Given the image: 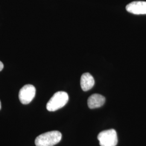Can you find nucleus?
I'll use <instances>...</instances> for the list:
<instances>
[{"label":"nucleus","instance_id":"nucleus-2","mask_svg":"<svg viewBox=\"0 0 146 146\" xmlns=\"http://www.w3.org/2000/svg\"><path fill=\"white\" fill-rule=\"evenodd\" d=\"M68 95L65 92H58L48 102L46 108L49 111H54L64 107L68 102Z\"/></svg>","mask_w":146,"mask_h":146},{"label":"nucleus","instance_id":"nucleus-3","mask_svg":"<svg viewBox=\"0 0 146 146\" xmlns=\"http://www.w3.org/2000/svg\"><path fill=\"white\" fill-rule=\"evenodd\" d=\"M98 139L101 146H116L118 142L117 133L114 129L100 132Z\"/></svg>","mask_w":146,"mask_h":146},{"label":"nucleus","instance_id":"nucleus-9","mask_svg":"<svg viewBox=\"0 0 146 146\" xmlns=\"http://www.w3.org/2000/svg\"><path fill=\"white\" fill-rule=\"evenodd\" d=\"M1 108V101H0V110Z\"/></svg>","mask_w":146,"mask_h":146},{"label":"nucleus","instance_id":"nucleus-4","mask_svg":"<svg viewBox=\"0 0 146 146\" xmlns=\"http://www.w3.org/2000/svg\"><path fill=\"white\" fill-rule=\"evenodd\" d=\"M36 89L31 84H26L20 89L19 98L21 103L23 104H29L34 98Z\"/></svg>","mask_w":146,"mask_h":146},{"label":"nucleus","instance_id":"nucleus-8","mask_svg":"<svg viewBox=\"0 0 146 146\" xmlns=\"http://www.w3.org/2000/svg\"><path fill=\"white\" fill-rule=\"evenodd\" d=\"M4 67V65L3 64V63L1 61H0V72L3 69Z\"/></svg>","mask_w":146,"mask_h":146},{"label":"nucleus","instance_id":"nucleus-7","mask_svg":"<svg viewBox=\"0 0 146 146\" xmlns=\"http://www.w3.org/2000/svg\"><path fill=\"white\" fill-rule=\"evenodd\" d=\"M95 84V80L93 76L89 73L82 74L80 80V84L82 89L84 91H88L93 87Z\"/></svg>","mask_w":146,"mask_h":146},{"label":"nucleus","instance_id":"nucleus-1","mask_svg":"<svg viewBox=\"0 0 146 146\" xmlns=\"http://www.w3.org/2000/svg\"><path fill=\"white\" fill-rule=\"evenodd\" d=\"M62 139V134L58 131H48L38 136L35 139L36 146H53L58 143Z\"/></svg>","mask_w":146,"mask_h":146},{"label":"nucleus","instance_id":"nucleus-6","mask_svg":"<svg viewBox=\"0 0 146 146\" xmlns=\"http://www.w3.org/2000/svg\"><path fill=\"white\" fill-rule=\"evenodd\" d=\"M105 98L99 94L92 95L88 99V106L90 109H95L101 107L105 103Z\"/></svg>","mask_w":146,"mask_h":146},{"label":"nucleus","instance_id":"nucleus-5","mask_svg":"<svg viewBox=\"0 0 146 146\" xmlns=\"http://www.w3.org/2000/svg\"><path fill=\"white\" fill-rule=\"evenodd\" d=\"M125 9L133 14H146V1H133L126 5Z\"/></svg>","mask_w":146,"mask_h":146}]
</instances>
